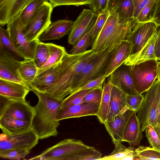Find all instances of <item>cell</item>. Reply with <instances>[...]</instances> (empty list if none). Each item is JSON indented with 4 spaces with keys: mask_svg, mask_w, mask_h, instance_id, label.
<instances>
[{
    "mask_svg": "<svg viewBox=\"0 0 160 160\" xmlns=\"http://www.w3.org/2000/svg\"><path fill=\"white\" fill-rule=\"evenodd\" d=\"M4 0H0V3L2 2Z\"/></svg>",
    "mask_w": 160,
    "mask_h": 160,
    "instance_id": "9f6ffc18",
    "label": "cell"
},
{
    "mask_svg": "<svg viewBox=\"0 0 160 160\" xmlns=\"http://www.w3.org/2000/svg\"><path fill=\"white\" fill-rule=\"evenodd\" d=\"M73 23L71 20H60L53 22L39 38L40 41L58 40L71 31Z\"/></svg>",
    "mask_w": 160,
    "mask_h": 160,
    "instance_id": "7402d4cb",
    "label": "cell"
},
{
    "mask_svg": "<svg viewBox=\"0 0 160 160\" xmlns=\"http://www.w3.org/2000/svg\"><path fill=\"white\" fill-rule=\"evenodd\" d=\"M0 45L5 48L19 56L12 41L8 30L7 29H3L1 26L0 27Z\"/></svg>",
    "mask_w": 160,
    "mask_h": 160,
    "instance_id": "ab89813d",
    "label": "cell"
},
{
    "mask_svg": "<svg viewBox=\"0 0 160 160\" xmlns=\"http://www.w3.org/2000/svg\"><path fill=\"white\" fill-rule=\"evenodd\" d=\"M112 85L109 78L104 83L102 87V93L98 112L96 115L102 123L106 121L110 104L111 90Z\"/></svg>",
    "mask_w": 160,
    "mask_h": 160,
    "instance_id": "f1b7e54d",
    "label": "cell"
},
{
    "mask_svg": "<svg viewBox=\"0 0 160 160\" xmlns=\"http://www.w3.org/2000/svg\"><path fill=\"white\" fill-rule=\"evenodd\" d=\"M132 46L131 42L126 39L112 52L104 74L106 78L108 77L113 71L124 63L130 55Z\"/></svg>",
    "mask_w": 160,
    "mask_h": 160,
    "instance_id": "d6986e66",
    "label": "cell"
},
{
    "mask_svg": "<svg viewBox=\"0 0 160 160\" xmlns=\"http://www.w3.org/2000/svg\"><path fill=\"white\" fill-rule=\"evenodd\" d=\"M152 22L160 27V0H157Z\"/></svg>",
    "mask_w": 160,
    "mask_h": 160,
    "instance_id": "681fc988",
    "label": "cell"
},
{
    "mask_svg": "<svg viewBox=\"0 0 160 160\" xmlns=\"http://www.w3.org/2000/svg\"><path fill=\"white\" fill-rule=\"evenodd\" d=\"M38 100L34 106L36 114L32 121V128L39 139L56 137L58 134L57 128L60 125L57 119L58 111L62 101L57 100L45 96L35 90L32 91Z\"/></svg>",
    "mask_w": 160,
    "mask_h": 160,
    "instance_id": "7a4b0ae2",
    "label": "cell"
},
{
    "mask_svg": "<svg viewBox=\"0 0 160 160\" xmlns=\"http://www.w3.org/2000/svg\"><path fill=\"white\" fill-rule=\"evenodd\" d=\"M144 97L142 94L131 95H127L126 102L128 108L137 112L144 99Z\"/></svg>",
    "mask_w": 160,
    "mask_h": 160,
    "instance_id": "7bdbcfd3",
    "label": "cell"
},
{
    "mask_svg": "<svg viewBox=\"0 0 160 160\" xmlns=\"http://www.w3.org/2000/svg\"><path fill=\"white\" fill-rule=\"evenodd\" d=\"M157 29L158 34L155 44V53L156 59L158 60H160V28L158 27Z\"/></svg>",
    "mask_w": 160,
    "mask_h": 160,
    "instance_id": "f907efd6",
    "label": "cell"
},
{
    "mask_svg": "<svg viewBox=\"0 0 160 160\" xmlns=\"http://www.w3.org/2000/svg\"><path fill=\"white\" fill-rule=\"evenodd\" d=\"M158 60L152 59L131 66V72L136 91H147L158 78Z\"/></svg>",
    "mask_w": 160,
    "mask_h": 160,
    "instance_id": "52a82bcc",
    "label": "cell"
},
{
    "mask_svg": "<svg viewBox=\"0 0 160 160\" xmlns=\"http://www.w3.org/2000/svg\"><path fill=\"white\" fill-rule=\"evenodd\" d=\"M103 28L92 45L98 54L107 48L113 51L131 33L136 24L133 19L123 20L115 11L110 10Z\"/></svg>",
    "mask_w": 160,
    "mask_h": 160,
    "instance_id": "3957f363",
    "label": "cell"
},
{
    "mask_svg": "<svg viewBox=\"0 0 160 160\" xmlns=\"http://www.w3.org/2000/svg\"><path fill=\"white\" fill-rule=\"evenodd\" d=\"M157 1H149L137 17L135 20L136 23L152 22Z\"/></svg>",
    "mask_w": 160,
    "mask_h": 160,
    "instance_id": "8d00e7d4",
    "label": "cell"
},
{
    "mask_svg": "<svg viewBox=\"0 0 160 160\" xmlns=\"http://www.w3.org/2000/svg\"><path fill=\"white\" fill-rule=\"evenodd\" d=\"M109 0H93L89 5L95 12L98 13L109 10Z\"/></svg>",
    "mask_w": 160,
    "mask_h": 160,
    "instance_id": "7dc6e473",
    "label": "cell"
},
{
    "mask_svg": "<svg viewBox=\"0 0 160 160\" xmlns=\"http://www.w3.org/2000/svg\"><path fill=\"white\" fill-rule=\"evenodd\" d=\"M0 96V118H10L32 122L36 110L29 102L25 99H10Z\"/></svg>",
    "mask_w": 160,
    "mask_h": 160,
    "instance_id": "9c48e42d",
    "label": "cell"
},
{
    "mask_svg": "<svg viewBox=\"0 0 160 160\" xmlns=\"http://www.w3.org/2000/svg\"><path fill=\"white\" fill-rule=\"evenodd\" d=\"M60 62L47 68H38L37 75L30 85L31 91L45 93L56 77Z\"/></svg>",
    "mask_w": 160,
    "mask_h": 160,
    "instance_id": "e0dca14e",
    "label": "cell"
},
{
    "mask_svg": "<svg viewBox=\"0 0 160 160\" xmlns=\"http://www.w3.org/2000/svg\"><path fill=\"white\" fill-rule=\"evenodd\" d=\"M38 70L33 59H24L21 61L17 72L18 77L30 88V85L34 81Z\"/></svg>",
    "mask_w": 160,
    "mask_h": 160,
    "instance_id": "83f0119b",
    "label": "cell"
},
{
    "mask_svg": "<svg viewBox=\"0 0 160 160\" xmlns=\"http://www.w3.org/2000/svg\"><path fill=\"white\" fill-rule=\"evenodd\" d=\"M93 89L79 90L72 93L62 100L60 108H64L83 103L85 97Z\"/></svg>",
    "mask_w": 160,
    "mask_h": 160,
    "instance_id": "836d02e7",
    "label": "cell"
},
{
    "mask_svg": "<svg viewBox=\"0 0 160 160\" xmlns=\"http://www.w3.org/2000/svg\"><path fill=\"white\" fill-rule=\"evenodd\" d=\"M146 136L150 145L160 151V138L154 127L149 124L145 129Z\"/></svg>",
    "mask_w": 160,
    "mask_h": 160,
    "instance_id": "60d3db41",
    "label": "cell"
},
{
    "mask_svg": "<svg viewBox=\"0 0 160 160\" xmlns=\"http://www.w3.org/2000/svg\"><path fill=\"white\" fill-rule=\"evenodd\" d=\"M122 142L118 141L114 143L115 148L113 151L109 154L102 157L99 160H136L137 154L134 147L127 148Z\"/></svg>",
    "mask_w": 160,
    "mask_h": 160,
    "instance_id": "4316f807",
    "label": "cell"
},
{
    "mask_svg": "<svg viewBox=\"0 0 160 160\" xmlns=\"http://www.w3.org/2000/svg\"><path fill=\"white\" fill-rule=\"evenodd\" d=\"M4 48L0 45V79L19 83L28 87L17 74V70L21 61L8 54Z\"/></svg>",
    "mask_w": 160,
    "mask_h": 160,
    "instance_id": "9a60e30c",
    "label": "cell"
},
{
    "mask_svg": "<svg viewBox=\"0 0 160 160\" xmlns=\"http://www.w3.org/2000/svg\"><path fill=\"white\" fill-rule=\"evenodd\" d=\"M112 52L106 48L86 65L75 77L71 87V93L89 81L104 75Z\"/></svg>",
    "mask_w": 160,
    "mask_h": 160,
    "instance_id": "5b68a950",
    "label": "cell"
},
{
    "mask_svg": "<svg viewBox=\"0 0 160 160\" xmlns=\"http://www.w3.org/2000/svg\"><path fill=\"white\" fill-rule=\"evenodd\" d=\"M158 26L152 22L136 23L126 39L132 43L129 56L139 52L152 37Z\"/></svg>",
    "mask_w": 160,
    "mask_h": 160,
    "instance_id": "4fadbf2b",
    "label": "cell"
},
{
    "mask_svg": "<svg viewBox=\"0 0 160 160\" xmlns=\"http://www.w3.org/2000/svg\"><path fill=\"white\" fill-rule=\"evenodd\" d=\"M39 139L31 128L22 133L0 135V151L15 148L27 149L31 150L38 143Z\"/></svg>",
    "mask_w": 160,
    "mask_h": 160,
    "instance_id": "8fae6325",
    "label": "cell"
},
{
    "mask_svg": "<svg viewBox=\"0 0 160 160\" xmlns=\"http://www.w3.org/2000/svg\"><path fill=\"white\" fill-rule=\"evenodd\" d=\"M100 102L82 103L64 108H59L57 114L59 121L64 119L88 116H96Z\"/></svg>",
    "mask_w": 160,
    "mask_h": 160,
    "instance_id": "2e32d148",
    "label": "cell"
},
{
    "mask_svg": "<svg viewBox=\"0 0 160 160\" xmlns=\"http://www.w3.org/2000/svg\"><path fill=\"white\" fill-rule=\"evenodd\" d=\"M134 11L133 19L135 21L138 14L150 0H132Z\"/></svg>",
    "mask_w": 160,
    "mask_h": 160,
    "instance_id": "c3c4849f",
    "label": "cell"
},
{
    "mask_svg": "<svg viewBox=\"0 0 160 160\" xmlns=\"http://www.w3.org/2000/svg\"><path fill=\"white\" fill-rule=\"evenodd\" d=\"M98 54L92 49L78 54L72 55L67 52L60 62L55 79L44 94L57 100L62 101L71 93L72 86L76 76Z\"/></svg>",
    "mask_w": 160,
    "mask_h": 160,
    "instance_id": "6da1fadb",
    "label": "cell"
},
{
    "mask_svg": "<svg viewBox=\"0 0 160 160\" xmlns=\"http://www.w3.org/2000/svg\"><path fill=\"white\" fill-rule=\"evenodd\" d=\"M127 96L120 89L112 86L106 121L112 120L116 116L128 108L126 102Z\"/></svg>",
    "mask_w": 160,
    "mask_h": 160,
    "instance_id": "cb8c5ba5",
    "label": "cell"
},
{
    "mask_svg": "<svg viewBox=\"0 0 160 160\" xmlns=\"http://www.w3.org/2000/svg\"><path fill=\"white\" fill-rule=\"evenodd\" d=\"M157 121L158 126L159 128V126L160 125V99L159 102L158 109Z\"/></svg>",
    "mask_w": 160,
    "mask_h": 160,
    "instance_id": "816d5d0a",
    "label": "cell"
},
{
    "mask_svg": "<svg viewBox=\"0 0 160 160\" xmlns=\"http://www.w3.org/2000/svg\"><path fill=\"white\" fill-rule=\"evenodd\" d=\"M89 147L80 140L74 139H65L30 159L71 160L75 154Z\"/></svg>",
    "mask_w": 160,
    "mask_h": 160,
    "instance_id": "ba28073f",
    "label": "cell"
},
{
    "mask_svg": "<svg viewBox=\"0 0 160 160\" xmlns=\"http://www.w3.org/2000/svg\"><path fill=\"white\" fill-rule=\"evenodd\" d=\"M0 127L3 133L17 134L31 128L32 122L10 118H1Z\"/></svg>",
    "mask_w": 160,
    "mask_h": 160,
    "instance_id": "484cf974",
    "label": "cell"
},
{
    "mask_svg": "<svg viewBox=\"0 0 160 160\" xmlns=\"http://www.w3.org/2000/svg\"><path fill=\"white\" fill-rule=\"evenodd\" d=\"M27 149L15 148L0 151V157L10 160H25L30 153Z\"/></svg>",
    "mask_w": 160,
    "mask_h": 160,
    "instance_id": "f35d334b",
    "label": "cell"
},
{
    "mask_svg": "<svg viewBox=\"0 0 160 160\" xmlns=\"http://www.w3.org/2000/svg\"><path fill=\"white\" fill-rule=\"evenodd\" d=\"M30 0H4L0 3V24L3 26L15 17Z\"/></svg>",
    "mask_w": 160,
    "mask_h": 160,
    "instance_id": "603a6c76",
    "label": "cell"
},
{
    "mask_svg": "<svg viewBox=\"0 0 160 160\" xmlns=\"http://www.w3.org/2000/svg\"><path fill=\"white\" fill-rule=\"evenodd\" d=\"M98 14L97 19L94 25L92 34V38L94 41L103 28L110 14V11Z\"/></svg>",
    "mask_w": 160,
    "mask_h": 160,
    "instance_id": "b9f144b4",
    "label": "cell"
},
{
    "mask_svg": "<svg viewBox=\"0 0 160 160\" xmlns=\"http://www.w3.org/2000/svg\"><path fill=\"white\" fill-rule=\"evenodd\" d=\"M49 55L48 43L41 41L38 43L32 58L38 68L41 67L46 62Z\"/></svg>",
    "mask_w": 160,
    "mask_h": 160,
    "instance_id": "d6a6232c",
    "label": "cell"
},
{
    "mask_svg": "<svg viewBox=\"0 0 160 160\" xmlns=\"http://www.w3.org/2000/svg\"><path fill=\"white\" fill-rule=\"evenodd\" d=\"M30 88L23 84L0 79V96L10 99L24 100Z\"/></svg>",
    "mask_w": 160,
    "mask_h": 160,
    "instance_id": "44dd1931",
    "label": "cell"
},
{
    "mask_svg": "<svg viewBox=\"0 0 160 160\" xmlns=\"http://www.w3.org/2000/svg\"><path fill=\"white\" fill-rule=\"evenodd\" d=\"M160 99V80L158 79L147 91L142 103L137 112L143 132L150 124L154 127L158 135L159 127L157 117Z\"/></svg>",
    "mask_w": 160,
    "mask_h": 160,
    "instance_id": "277c9868",
    "label": "cell"
},
{
    "mask_svg": "<svg viewBox=\"0 0 160 160\" xmlns=\"http://www.w3.org/2000/svg\"><path fill=\"white\" fill-rule=\"evenodd\" d=\"M94 26V25L90 31L82 37L75 45L73 46L70 50V54H79L84 53L87 51V49L94 42L92 36Z\"/></svg>",
    "mask_w": 160,
    "mask_h": 160,
    "instance_id": "e575fe53",
    "label": "cell"
},
{
    "mask_svg": "<svg viewBox=\"0 0 160 160\" xmlns=\"http://www.w3.org/2000/svg\"><path fill=\"white\" fill-rule=\"evenodd\" d=\"M49 57L44 64L39 68H47L60 62L67 52L64 47L53 43H48Z\"/></svg>",
    "mask_w": 160,
    "mask_h": 160,
    "instance_id": "1f68e13d",
    "label": "cell"
},
{
    "mask_svg": "<svg viewBox=\"0 0 160 160\" xmlns=\"http://www.w3.org/2000/svg\"><path fill=\"white\" fill-rule=\"evenodd\" d=\"M135 150L136 160H160V151L153 148L139 146Z\"/></svg>",
    "mask_w": 160,
    "mask_h": 160,
    "instance_id": "d590c367",
    "label": "cell"
},
{
    "mask_svg": "<svg viewBox=\"0 0 160 160\" xmlns=\"http://www.w3.org/2000/svg\"><path fill=\"white\" fill-rule=\"evenodd\" d=\"M102 93V88H94L85 97L83 103L100 102Z\"/></svg>",
    "mask_w": 160,
    "mask_h": 160,
    "instance_id": "f6af8a7d",
    "label": "cell"
},
{
    "mask_svg": "<svg viewBox=\"0 0 160 160\" xmlns=\"http://www.w3.org/2000/svg\"><path fill=\"white\" fill-rule=\"evenodd\" d=\"M102 154L94 147L88 148L78 152L72 158L71 160H99Z\"/></svg>",
    "mask_w": 160,
    "mask_h": 160,
    "instance_id": "74e56055",
    "label": "cell"
},
{
    "mask_svg": "<svg viewBox=\"0 0 160 160\" xmlns=\"http://www.w3.org/2000/svg\"><path fill=\"white\" fill-rule=\"evenodd\" d=\"M7 24L11 38L19 56L24 59H32L37 46L40 41L28 42L25 35V26L18 15Z\"/></svg>",
    "mask_w": 160,
    "mask_h": 160,
    "instance_id": "8992f818",
    "label": "cell"
},
{
    "mask_svg": "<svg viewBox=\"0 0 160 160\" xmlns=\"http://www.w3.org/2000/svg\"><path fill=\"white\" fill-rule=\"evenodd\" d=\"M53 8L50 2H45L36 16L25 26V35L28 42L40 40V36L51 24V17Z\"/></svg>",
    "mask_w": 160,
    "mask_h": 160,
    "instance_id": "30bf717a",
    "label": "cell"
},
{
    "mask_svg": "<svg viewBox=\"0 0 160 160\" xmlns=\"http://www.w3.org/2000/svg\"><path fill=\"white\" fill-rule=\"evenodd\" d=\"M53 7L61 5H74L77 6L89 5L93 0H48Z\"/></svg>",
    "mask_w": 160,
    "mask_h": 160,
    "instance_id": "ee69618b",
    "label": "cell"
},
{
    "mask_svg": "<svg viewBox=\"0 0 160 160\" xmlns=\"http://www.w3.org/2000/svg\"><path fill=\"white\" fill-rule=\"evenodd\" d=\"M158 135L160 138V125L159 126V130H158Z\"/></svg>",
    "mask_w": 160,
    "mask_h": 160,
    "instance_id": "11a10c76",
    "label": "cell"
},
{
    "mask_svg": "<svg viewBox=\"0 0 160 160\" xmlns=\"http://www.w3.org/2000/svg\"><path fill=\"white\" fill-rule=\"evenodd\" d=\"M110 10L115 11L122 19L134 20V8L132 0H118Z\"/></svg>",
    "mask_w": 160,
    "mask_h": 160,
    "instance_id": "4dcf8cb0",
    "label": "cell"
},
{
    "mask_svg": "<svg viewBox=\"0 0 160 160\" xmlns=\"http://www.w3.org/2000/svg\"><path fill=\"white\" fill-rule=\"evenodd\" d=\"M98 14L92 9H84L73 25L68 37V43L73 46L94 26Z\"/></svg>",
    "mask_w": 160,
    "mask_h": 160,
    "instance_id": "7c38bea8",
    "label": "cell"
},
{
    "mask_svg": "<svg viewBox=\"0 0 160 160\" xmlns=\"http://www.w3.org/2000/svg\"><path fill=\"white\" fill-rule=\"evenodd\" d=\"M118 0H109V10L112 9L114 6L115 4Z\"/></svg>",
    "mask_w": 160,
    "mask_h": 160,
    "instance_id": "f5cc1de1",
    "label": "cell"
},
{
    "mask_svg": "<svg viewBox=\"0 0 160 160\" xmlns=\"http://www.w3.org/2000/svg\"><path fill=\"white\" fill-rule=\"evenodd\" d=\"M131 66L124 63L113 71L108 78L112 86L120 89L127 95L140 94L134 87L131 72Z\"/></svg>",
    "mask_w": 160,
    "mask_h": 160,
    "instance_id": "5bb4252c",
    "label": "cell"
},
{
    "mask_svg": "<svg viewBox=\"0 0 160 160\" xmlns=\"http://www.w3.org/2000/svg\"><path fill=\"white\" fill-rule=\"evenodd\" d=\"M106 78L104 75H102L87 82L85 84L78 88L76 91L102 88V85Z\"/></svg>",
    "mask_w": 160,
    "mask_h": 160,
    "instance_id": "bcb514c9",
    "label": "cell"
},
{
    "mask_svg": "<svg viewBox=\"0 0 160 160\" xmlns=\"http://www.w3.org/2000/svg\"><path fill=\"white\" fill-rule=\"evenodd\" d=\"M158 34V32L157 29L141 50L135 55L129 57L125 60L124 64L132 66L148 60L156 59L155 53V46Z\"/></svg>",
    "mask_w": 160,
    "mask_h": 160,
    "instance_id": "d4e9b609",
    "label": "cell"
},
{
    "mask_svg": "<svg viewBox=\"0 0 160 160\" xmlns=\"http://www.w3.org/2000/svg\"><path fill=\"white\" fill-rule=\"evenodd\" d=\"M134 112L128 108L116 116L112 120L106 121L103 124L113 143L117 142H122V134L125 127Z\"/></svg>",
    "mask_w": 160,
    "mask_h": 160,
    "instance_id": "ac0fdd59",
    "label": "cell"
},
{
    "mask_svg": "<svg viewBox=\"0 0 160 160\" xmlns=\"http://www.w3.org/2000/svg\"><path fill=\"white\" fill-rule=\"evenodd\" d=\"M48 0H30L18 15L25 26L37 14L42 5Z\"/></svg>",
    "mask_w": 160,
    "mask_h": 160,
    "instance_id": "f546056e",
    "label": "cell"
},
{
    "mask_svg": "<svg viewBox=\"0 0 160 160\" xmlns=\"http://www.w3.org/2000/svg\"><path fill=\"white\" fill-rule=\"evenodd\" d=\"M136 113L134 112L130 117L122 134V142H127L130 146H138L143 138L141 125Z\"/></svg>",
    "mask_w": 160,
    "mask_h": 160,
    "instance_id": "ffe728a7",
    "label": "cell"
},
{
    "mask_svg": "<svg viewBox=\"0 0 160 160\" xmlns=\"http://www.w3.org/2000/svg\"><path fill=\"white\" fill-rule=\"evenodd\" d=\"M158 79L160 80V61L158 63Z\"/></svg>",
    "mask_w": 160,
    "mask_h": 160,
    "instance_id": "db71d44e",
    "label": "cell"
}]
</instances>
